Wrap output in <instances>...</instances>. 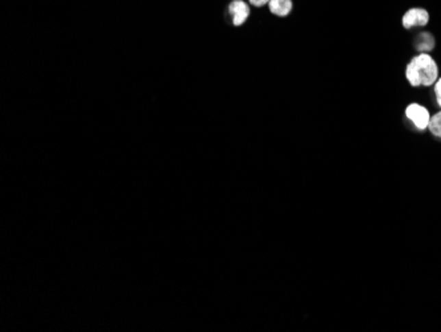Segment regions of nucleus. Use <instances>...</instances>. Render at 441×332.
Returning <instances> with one entry per match:
<instances>
[{"mask_svg": "<svg viewBox=\"0 0 441 332\" xmlns=\"http://www.w3.org/2000/svg\"><path fill=\"white\" fill-rule=\"evenodd\" d=\"M268 8L276 16L284 18L292 12L294 1L292 0H270Z\"/></svg>", "mask_w": 441, "mask_h": 332, "instance_id": "39448f33", "label": "nucleus"}, {"mask_svg": "<svg viewBox=\"0 0 441 332\" xmlns=\"http://www.w3.org/2000/svg\"><path fill=\"white\" fill-rule=\"evenodd\" d=\"M429 21V14L427 10L416 7V8H410L403 18H402V24L405 29H411L415 27H424Z\"/></svg>", "mask_w": 441, "mask_h": 332, "instance_id": "20e7f679", "label": "nucleus"}, {"mask_svg": "<svg viewBox=\"0 0 441 332\" xmlns=\"http://www.w3.org/2000/svg\"><path fill=\"white\" fill-rule=\"evenodd\" d=\"M405 78L410 85L431 86L439 80V67L428 54L415 56L405 68Z\"/></svg>", "mask_w": 441, "mask_h": 332, "instance_id": "f257e3e1", "label": "nucleus"}, {"mask_svg": "<svg viewBox=\"0 0 441 332\" xmlns=\"http://www.w3.org/2000/svg\"><path fill=\"white\" fill-rule=\"evenodd\" d=\"M405 115L416 126V129H428V125L431 121V114L427 108H424L419 104H411L405 109Z\"/></svg>", "mask_w": 441, "mask_h": 332, "instance_id": "f03ea898", "label": "nucleus"}, {"mask_svg": "<svg viewBox=\"0 0 441 332\" xmlns=\"http://www.w3.org/2000/svg\"><path fill=\"white\" fill-rule=\"evenodd\" d=\"M249 1H250V4H251V5H254V7H263V5L268 4V1H270V0H249Z\"/></svg>", "mask_w": 441, "mask_h": 332, "instance_id": "1a4fd4ad", "label": "nucleus"}, {"mask_svg": "<svg viewBox=\"0 0 441 332\" xmlns=\"http://www.w3.org/2000/svg\"><path fill=\"white\" fill-rule=\"evenodd\" d=\"M435 94H436L438 105L441 108V78H439V80L435 82Z\"/></svg>", "mask_w": 441, "mask_h": 332, "instance_id": "6e6552de", "label": "nucleus"}, {"mask_svg": "<svg viewBox=\"0 0 441 332\" xmlns=\"http://www.w3.org/2000/svg\"><path fill=\"white\" fill-rule=\"evenodd\" d=\"M250 5L243 0H233L227 5V14L231 18L233 25L236 27L244 24L250 16Z\"/></svg>", "mask_w": 441, "mask_h": 332, "instance_id": "7ed1b4c3", "label": "nucleus"}, {"mask_svg": "<svg viewBox=\"0 0 441 332\" xmlns=\"http://www.w3.org/2000/svg\"><path fill=\"white\" fill-rule=\"evenodd\" d=\"M415 48L420 54H429L435 48V38L428 32H422L415 38Z\"/></svg>", "mask_w": 441, "mask_h": 332, "instance_id": "423d86ee", "label": "nucleus"}, {"mask_svg": "<svg viewBox=\"0 0 441 332\" xmlns=\"http://www.w3.org/2000/svg\"><path fill=\"white\" fill-rule=\"evenodd\" d=\"M428 129H429L432 135L441 138V111L436 112L433 117H431Z\"/></svg>", "mask_w": 441, "mask_h": 332, "instance_id": "0eeeda50", "label": "nucleus"}]
</instances>
